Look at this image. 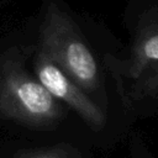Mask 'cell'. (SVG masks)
Wrapping results in <instances>:
<instances>
[{"instance_id":"2","label":"cell","mask_w":158,"mask_h":158,"mask_svg":"<svg viewBox=\"0 0 158 158\" xmlns=\"http://www.w3.org/2000/svg\"><path fill=\"white\" fill-rule=\"evenodd\" d=\"M33 42L98 102L132 115L125 107L115 80L105 65L106 53L98 52L74 19L56 1L47 4Z\"/></svg>"},{"instance_id":"6","label":"cell","mask_w":158,"mask_h":158,"mask_svg":"<svg viewBox=\"0 0 158 158\" xmlns=\"http://www.w3.org/2000/svg\"><path fill=\"white\" fill-rule=\"evenodd\" d=\"M126 138L128 158H157L139 131L132 128Z\"/></svg>"},{"instance_id":"7","label":"cell","mask_w":158,"mask_h":158,"mask_svg":"<svg viewBox=\"0 0 158 158\" xmlns=\"http://www.w3.org/2000/svg\"><path fill=\"white\" fill-rule=\"evenodd\" d=\"M156 117H157V118H158V114H157V115H156Z\"/></svg>"},{"instance_id":"1","label":"cell","mask_w":158,"mask_h":158,"mask_svg":"<svg viewBox=\"0 0 158 158\" xmlns=\"http://www.w3.org/2000/svg\"><path fill=\"white\" fill-rule=\"evenodd\" d=\"M33 42L0 46V135L42 138L85 130L33 73Z\"/></svg>"},{"instance_id":"3","label":"cell","mask_w":158,"mask_h":158,"mask_svg":"<svg viewBox=\"0 0 158 158\" xmlns=\"http://www.w3.org/2000/svg\"><path fill=\"white\" fill-rule=\"evenodd\" d=\"M105 65L125 107L138 120L158 114V11L144 12L136 22L123 54L107 52Z\"/></svg>"},{"instance_id":"4","label":"cell","mask_w":158,"mask_h":158,"mask_svg":"<svg viewBox=\"0 0 158 158\" xmlns=\"http://www.w3.org/2000/svg\"><path fill=\"white\" fill-rule=\"evenodd\" d=\"M35 43V42H33ZM31 67L38 80L80 122L91 137L95 149L111 151L126 139L136 117L109 109L80 89L43 51L36 47Z\"/></svg>"},{"instance_id":"5","label":"cell","mask_w":158,"mask_h":158,"mask_svg":"<svg viewBox=\"0 0 158 158\" xmlns=\"http://www.w3.org/2000/svg\"><path fill=\"white\" fill-rule=\"evenodd\" d=\"M94 142L83 128L42 138L0 135V158H94Z\"/></svg>"}]
</instances>
